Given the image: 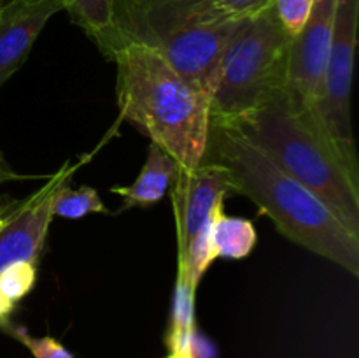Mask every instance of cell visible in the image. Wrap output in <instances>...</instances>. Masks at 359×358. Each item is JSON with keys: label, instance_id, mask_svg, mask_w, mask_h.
I'll return each instance as SVG.
<instances>
[{"label": "cell", "instance_id": "cell-1", "mask_svg": "<svg viewBox=\"0 0 359 358\" xmlns=\"http://www.w3.org/2000/svg\"><path fill=\"white\" fill-rule=\"evenodd\" d=\"M202 161L221 165L233 193L251 199L284 237L359 276V235L241 130L210 121Z\"/></svg>", "mask_w": 359, "mask_h": 358}, {"label": "cell", "instance_id": "cell-2", "mask_svg": "<svg viewBox=\"0 0 359 358\" xmlns=\"http://www.w3.org/2000/svg\"><path fill=\"white\" fill-rule=\"evenodd\" d=\"M224 125L241 130L359 235L358 154L344 150L314 109L302 104L287 86L245 118Z\"/></svg>", "mask_w": 359, "mask_h": 358}, {"label": "cell", "instance_id": "cell-3", "mask_svg": "<svg viewBox=\"0 0 359 358\" xmlns=\"http://www.w3.org/2000/svg\"><path fill=\"white\" fill-rule=\"evenodd\" d=\"M119 114L170 154L181 168L202 164L209 137V98L160 55L126 44L114 55Z\"/></svg>", "mask_w": 359, "mask_h": 358}, {"label": "cell", "instance_id": "cell-4", "mask_svg": "<svg viewBox=\"0 0 359 358\" xmlns=\"http://www.w3.org/2000/svg\"><path fill=\"white\" fill-rule=\"evenodd\" d=\"M241 21L214 0H114V55L126 44L151 49L210 98L224 48Z\"/></svg>", "mask_w": 359, "mask_h": 358}, {"label": "cell", "instance_id": "cell-5", "mask_svg": "<svg viewBox=\"0 0 359 358\" xmlns=\"http://www.w3.org/2000/svg\"><path fill=\"white\" fill-rule=\"evenodd\" d=\"M290 42L272 6L242 20L221 58L209 98L210 121H238L287 86Z\"/></svg>", "mask_w": 359, "mask_h": 358}, {"label": "cell", "instance_id": "cell-6", "mask_svg": "<svg viewBox=\"0 0 359 358\" xmlns=\"http://www.w3.org/2000/svg\"><path fill=\"white\" fill-rule=\"evenodd\" d=\"M359 0H337L335 28L323 77L321 97L316 105L325 128L349 153H356L351 125L354 55L358 46Z\"/></svg>", "mask_w": 359, "mask_h": 358}, {"label": "cell", "instance_id": "cell-7", "mask_svg": "<svg viewBox=\"0 0 359 358\" xmlns=\"http://www.w3.org/2000/svg\"><path fill=\"white\" fill-rule=\"evenodd\" d=\"M337 0H316L304 28L291 39L287 56V90L314 109L321 97L323 77L335 28Z\"/></svg>", "mask_w": 359, "mask_h": 358}, {"label": "cell", "instance_id": "cell-8", "mask_svg": "<svg viewBox=\"0 0 359 358\" xmlns=\"http://www.w3.org/2000/svg\"><path fill=\"white\" fill-rule=\"evenodd\" d=\"M81 164H65L56 174L49 175L48 183L28 199L11 216L9 223L0 230V270L16 262H28L39 267L44 251L46 237L53 220V202L63 185Z\"/></svg>", "mask_w": 359, "mask_h": 358}, {"label": "cell", "instance_id": "cell-9", "mask_svg": "<svg viewBox=\"0 0 359 358\" xmlns=\"http://www.w3.org/2000/svg\"><path fill=\"white\" fill-rule=\"evenodd\" d=\"M233 193L228 172L221 165L202 161L195 168L179 167L172 185L175 228H177V256L188 248L189 241L212 218L224 199Z\"/></svg>", "mask_w": 359, "mask_h": 358}, {"label": "cell", "instance_id": "cell-10", "mask_svg": "<svg viewBox=\"0 0 359 358\" xmlns=\"http://www.w3.org/2000/svg\"><path fill=\"white\" fill-rule=\"evenodd\" d=\"M60 11V0H7L0 6V86L23 67L42 28Z\"/></svg>", "mask_w": 359, "mask_h": 358}, {"label": "cell", "instance_id": "cell-11", "mask_svg": "<svg viewBox=\"0 0 359 358\" xmlns=\"http://www.w3.org/2000/svg\"><path fill=\"white\" fill-rule=\"evenodd\" d=\"M179 164L165 153L160 146L151 142L147 150L146 164L137 175L135 181L128 186H112L111 192L121 197V211L132 207H151L160 202L177 178Z\"/></svg>", "mask_w": 359, "mask_h": 358}, {"label": "cell", "instance_id": "cell-12", "mask_svg": "<svg viewBox=\"0 0 359 358\" xmlns=\"http://www.w3.org/2000/svg\"><path fill=\"white\" fill-rule=\"evenodd\" d=\"M195 293L196 288L189 283L186 270L177 262V277L174 286V300H172L170 325L167 332V346L172 354H184L195 358Z\"/></svg>", "mask_w": 359, "mask_h": 358}, {"label": "cell", "instance_id": "cell-13", "mask_svg": "<svg viewBox=\"0 0 359 358\" xmlns=\"http://www.w3.org/2000/svg\"><path fill=\"white\" fill-rule=\"evenodd\" d=\"M76 25H79L88 37L98 46L104 56L112 60L116 51L114 37V0H60Z\"/></svg>", "mask_w": 359, "mask_h": 358}, {"label": "cell", "instance_id": "cell-14", "mask_svg": "<svg viewBox=\"0 0 359 358\" xmlns=\"http://www.w3.org/2000/svg\"><path fill=\"white\" fill-rule=\"evenodd\" d=\"M256 228L252 221L224 214L223 206L212 218V246L217 258L241 260L251 255L256 246Z\"/></svg>", "mask_w": 359, "mask_h": 358}, {"label": "cell", "instance_id": "cell-15", "mask_svg": "<svg viewBox=\"0 0 359 358\" xmlns=\"http://www.w3.org/2000/svg\"><path fill=\"white\" fill-rule=\"evenodd\" d=\"M91 213L107 214V207L102 202L100 195L91 186H79L70 188V183L63 185L58 190L53 202V214L67 218V220H79Z\"/></svg>", "mask_w": 359, "mask_h": 358}, {"label": "cell", "instance_id": "cell-16", "mask_svg": "<svg viewBox=\"0 0 359 358\" xmlns=\"http://www.w3.org/2000/svg\"><path fill=\"white\" fill-rule=\"evenodd\" d=\"M212 218L203 223V227L189 241L186 251L177 256V262L184 267L186 276H188L189 283L195 288H198V283L202 281L203 274L209 270L214 260L217 258L212 246Z\"/></svg>", "mask_w": 359, "mask_h": 358}, {"label": "cell", "instance_id": "cell-17", "mask_svg": "<svg viewBox=\"0 0 359 358\" xmlns=\"http://www.w3.org/2000/svg\"><path fill=\"white\" fill-rule=\"evenodd\" d=\"M37 281V265L28 262H16L0 270V293L18 304L27 297Z\"/></svg>", "mask_w": 359, "mask_h": 358}, {"label": "cell", "instance_id": "cell-18", "mask_svg": "<svg viewBox=\"0 0 359 358\" xmlns=\"http://www.w3.org/2000/svg\"><path fill=\"white\" fill-rule=\"evenodd\" d=\"M7 333L14 337V339L20 340L32 354L34 358H74L72 353L67 350L63 344H60L58 340L53 339V337H34L27 332L21 326H13L11 323H7L4 326Z\"/></svg>", "mask_w": 359, "mask_h": 358}, {"label": "cell", "instance_id": "cell-19", "mask_svg": "<svg viewBox=\"0 0 359 358\" xmlns=\"http://www.w3.org/2000/svg\"><path fill=\"white\" fill-rule=\"evenodd\" d=\"M316 0H272L273 13L291 39L304 28Z\"/></svg>", "mask_w": 359, "mask_h": 358}, {"label": "cell", "instance_id": "cell-20", "mask_svg": "<svg viewBox=\"0 0 359 358\" xmlns=\"http://www.w3.org/2000/svg\"><path fill=\"white\" fill-rule=\"evenodd\" d=\"M217 9L233 20H248L272 6V0H214Z\"/></svg>", "mask_w": 359, "mask_h": 358}, {"label": "cell", "instance_id": "cell-21", "mask_svg": "<svg viewBox=\"0 0 359 358\" xmlns=\"http://www.w3.org/2000/svg\"><path fill=\"white\" fill-rule=\"evenodd\" d=\"M21 206V200L14 199H0V230L9 223L11 216L18 211V207Z\"/></svg>", "mask_w": 359, "mask_h": 358}, {"label": "cell", "instance_id": "cell-22", "mask_svg": "<svg viewBox=\"0 0 359 358\" xmlns=\"http://www.w3.org/2000/svg\"><path fill=\"white\" fill-rule=\"evenodd\" d=\"M28 178H30V175H21L18 174V172H14L13 168H11V165L6 161V158H4L2 151H0V185L9 181H25V179Z\"/></svg>", "mask_w": 359, "mask_h": 358}, {"label": "cell", "instance_id": "cell-23", "mask_svg": "<svg viewBox=\"0 0 359 358\" xmlns=\"http://www.w3.org/2000/svg\"><path fill=\"white\" fill-rule=\"evenodd\" d=\"M14 305H16L14 302H11L9 298H6L0 293V329H4V326L9 323L11 312H13Z\"/></svg>", "mask_w": 359, "mask_h": 358}]
</instances>
